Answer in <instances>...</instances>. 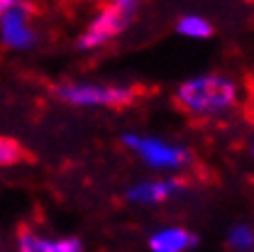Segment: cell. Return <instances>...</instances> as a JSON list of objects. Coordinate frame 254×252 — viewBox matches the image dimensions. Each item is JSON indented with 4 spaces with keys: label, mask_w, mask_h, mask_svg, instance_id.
<instances>
[{
    "label": "cell",
    "mask_w": 254,
    "mask_h": 252,
    "mask_svg": "<svg viewBox=\"0 0 254 252\" xmlns=\"http://www.w3.org/2000/svg\"><path fill=\"white\" fill-rule=\"evenodd\" d=\"M176 105L195 120H215L232 113L242 100V86L237 79L205 71L184 79L174 91Z\"/></svg>",
    "instance_id": "1"
},
{
    "label": "cell",
    "mask_w": 254,
    "mask_h": 252,
    "mask_svg": "<svg viewBox=\"0 0 254 252\" xmlns=\"http://www.w3.org/2000/svg\"><path fill=\"white\" fill-rule=\"evenodd\" d=\"M123 145L139 159L142 164H147L149 169L157 171H181L190 164V150L184 145L161 140L154 135H139V132H127L123 137Z\"/></svg>",
    "instance_id": "2"
},
{
    "label": "cell",
    "mask_w": 254,
    "mask_h": 252,
    "mask_svg": "<svg viewBox=\"0 0 254 252\" xmlns=\"http://www.w3.org/2000/svg\"><path fill=\"white\" fill-rule=\"evenodd\" d=\"M54 95L73 108H125L134 100L137 91L118 84H93V81H71L59 84Z\"/></svg>",
    "instance_id": "3"
},
{
    "label": "cell",
    "mask_w": 254,
    "mask_h": 252,
    "mask_svg": "<svg viewBox=\"0 0 254 252\" xmlns=\"http://www.w3.org/2000/svg\"><path fill=\"white\" fill-rule=\"evenodd\" d=\"M0 42L12 52H27L34 47L37 32L32 25V10L25 2H17L0 15Z\"/></svg>",
    "instance_id": "4"
},
{
    "label": "cell",
    "mask_w": 254,
    "mask_h": 252,
    "mask_svg": "<svg viewBox=\"0 0 254 252\" xmlns=\"http://www.w3.org/2000/svg\"><path fill=\"white\" fill-rule=\"evenodd\" d=\"M129 17H125L123 12H118L115 7L105 5L93 20L88 22V27L83 30V34L78 37V47L83 52H93V49H100L105 47L108 42H113L120 32L127 27Z\"/></svg>",
    "instance_id": "5"
},
{
    "label": "cell",
    "mask_w": 254,
    "mask_h": 252,
    "mask_svg": "<svg viewBox=\"0 0 254 252\" xmlns=\"http://www.w3.org/2000/svg\"><path fill=\"white\" fill-rule=\"evenodd\" d=\"M181 181L174 176H159V179H142L127 189L125 198L134 206H159L169 198L181 193Z\"/></svg>",
    "instance_id": "6"
},
{
    "label": "cell",
    "mask_w": 254,
    "mask_h": 252,
    "mask_svg": "<svg viewBox=\"0 0 254 252\" xmlns=\"http://www.w3.org/2000/svg\"><path fill=\"white\" fill-rule=\"evenodd\" d=\"M198 245V238L184 225H164L149 235L152 252H190Z\"/></svg>",
    "instance_id": "7"
},
{
    "label": "cell",
    "mask_w": 254,
    "mask_h": 252,
    "mask_svg": "<svg viewBox=\"0 0 254 252\" xmlns=\"http://www.w3.org/2000/svg\"><path fill=\"white\" fill-rule=\"evenodd\" d=\"M176 32L184 37V39H193V42H203V39H210L213 37V22L198 12H189V15H181L176 20Z\"/></svg>",
    "instance_id": "8"
},
{
    "label": "cell",
    "mask_w": 254,
    "mask_h": 252,
    "mask_svg": "<svg viewBox=\"0 0 254 252\" xmlns=\"http://www.w3.org/2000/svg\"><path fill=\"white\" fill-rule=\"evenodd\" d=\"M54 240L39 235L32 228H20L17 233V252H52Z\"/></svg>",
    "instance_id": "9"
},
{
    "label": "cell",
    "mask_w": 254,
    "mask_h": 252,
    "mask_svg": "<svg viewBox=\"0 0 254 252\" xmlns=\"http://www.w3.org/2000/svg\"><path fill=\"white\" fill-rule=\"evenodd\" d=\"M227 245L235 252H252L254 250V228L247 223H237L227 230Z\"/></svg>",
    "instance_id": "10"
},
{
    "label": "cell",
    "mask_w": 254,
    "mask_h": 252,
    "mask_svg": "<svg viewBox=\"0 0 254 252\" xmlns=\"http://www.w3.org/2000/svg\"><path fill=\"white\" fill-rule=\"evenodd\" d=\"M25 159V150L12 137H0V167H15Z\"/></svg>",
    "instance_id": "11"
},
{
    "label": "cell",
    "mask_w": 254,
    "mask_h": 252,
    "mask_svg": "<svg viewBox=\"0 0 254 252\" xmlns=\"http://www.w3.org/2000/svg\"><path fill=\"white\" fill-rule=\"evenodd\" d=\"M52 252H83V243L78 238H59L54 240Z\"/></svg>",
    "instance_id": "12"
},
{
    "label": "cell",
    "mask_w": 254,
    "mask_h": 252,
    "mask_svg": "<svg viewBox=\"0 0 254 252\" xmlns=\"http://www.w3.org/2000/svg\"><path fill=\"white\" fill-rule=\"evenodd\" d=\"M110 7H115L118 12H123L125 17H132V12L139 7V0H110Z\"/></svg>",
    "instance_id": "13"
},
{
    "label": "cell",
    "mask_w": 254,
    "mask_h": 252,
    "mask_svg": "<svg viewBox=\"0 0 254 252\" xmlns=\"http://www.w3.org/2000/svg\"><path fill=\"white\" fill-rule=\"evenodd\" d=\"M17 2H22V0H0V15H2V12H7L10 7H15Z\"/></svg>",
    "instance_id": "14"
},
{
    "label": "cell",
    "mask_w": 254,
    "mask_h": 252,
    "mask_svg": "<svg viewBox=\"0 0 254 252\" xmlns=\"http://www.w3.org/2000/svg\"><path fill=\"white\" fill-rule=\"evenodd\" d=\"M252 157H254V140H252Z\"/></svg>",
    "instance_id": "15"
},
{
    "label": "cell",
    "mask_w": 254,
    "mask_h": 252,
    "mask_svg": "<svg viewBox=\"0 0 254 252\" xmlns=\"http://www.w3.org/2000/svg\"><path fill=\"white\" fill-rule=\"evenodd\" d=\"M252 252H254V250H252Z\"/></svg>",
    "instance_id": "16"
}]
</instances>
